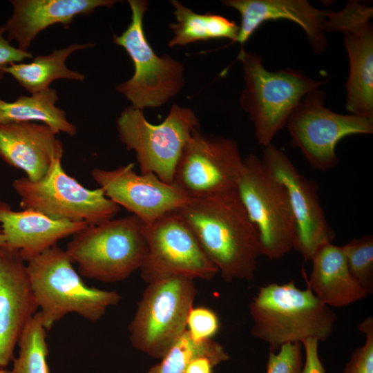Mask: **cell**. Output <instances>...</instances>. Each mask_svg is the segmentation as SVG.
Returning a JSON list of instances; mask_svg holds the SVG:
<instances>
[{
  "mask_svg": "<svg viewBox=\"0 0 373 373\" xmlns=\"http://www.w3.org/2000/svg\"><path fill=\"white\" fill-rule=\"evenodd\" d=\"M176 211L225 281L254 279L261 246L236 190L191 198Z\"/></svg>",
  "mask_w": 373,
  "mask_h": 373,
  "instance_id": "cell-1",
  "label": "cell"
},
{
  "mask_svg": "<svg viewBox=\"0 0 373 373\" xmlns=\"http://www.w3.org/2000/svg\"><path fill=\"white\" fill-rule=\"evenodd\" d=\"M249 309L253 320L251 335L267 343L271 352L309 338L324 341L337 321L334 311L318 300L308 285L300 289L294 281L262 287Z\"/></svg>",
  "mask_w": 373,
  "mask_h": 373,
  "instance_id": "cell-2",
  "label": "cell"
},
{
  "mask_svg": "<svg viewBox=\"0 0 373 373\" xmlns=\"http://www.w3.org/2000/svg\"><path fill=\"white\" fill-rule=\"evenodd\" d=\"M26 267L47 332L70 313L97 321L122 299L116 291L87 285L74 269L66 250L57 245L28 260Z\"/></svg>",
  "mask_w": 373,
  "mask_h": 373,
  "instance_id": "cell-3",
  "label": "cell"
},
{
  "mask_svg": "<svg viewBox=\"0 0 373 373\" xmlns=\"http://www.w3.org/2000/svg\"><path fill=\"white\" fill-rule=\"evenodd\" d=\"M144 225L133 215L88 225L73 236L65 250L80 276L122 281L140 270L146 258Z\"/></svg>",
  "mask_w": 373,
  "mask_h": 373,
  "instance_id": "cell-4",
  "label": "cell"
},
{
  "mask_svg": "<svg viewBox=\"0 0 373 373\" xmlns=\"http://www.w3.org/2000/svg\"><path fill=\"white\" fill-rule=\"evenodd\" d=\"M238 59L242 63L245 81L240 104L254 124L258 144L265 148L285 126L302 98L319 88L323 82L291 68L269 71L260 56L243 48Z\"/></svg>",
  "mask_w": 373,
  "mask_h": 373,
  "instance_id": "cell-5",
  "label": "cell"
},
{
  "mask_svg": "<svg viewBox=\"0 0 373 373\" xmlns=\"http://www.w3.org/2000/svg\"><path fill=\"white\" fill-rule=\"evenodd\" d=\"M131 21L113 42L122 47L134 65V73L116 90L132 106L142 110L158 108L178 95L184 84L183 64L167 55L158 56L149 43L144 30V16L148 10L145 0H128Z\"/></svg>",
  "mask_w": 373,
  "mask_h": 373,
  "instance_id": "cell-6",
  "label": "cell"
},
{
  "mask_svg": "<svg viewBox=\"0 0 373 373\" xmlns=\"http://www.w3.org/2000/svg\"><path fill=\"white\" fill-rule=\"evenodd\" d=\"M122 143L135 152L140 173H151L166 183L173 182L177 164L200 122L193 111L173 104L158 124L150 123L142 110L126 108L117 119Z\"/></svg>",
  "mask_w": 373,
  "mask_h": 373,
  "instance_id": "cell-7",
  "label": "cell"
},
{
  "mask_svg": "<svg viewBox=\"0 0 373 373\" xmlns=\"http://www.w3.org/2000/svg\"><path fill=\"white\" fill-rule=\"evenodd\" d=\"M194 280L170 276L147 283L128 325L129 339L135 349L155 358L166 354L186 330L197 294Z\"/></svg>",
  "mask_w": 373,
  "mask_h": 373,
  "instance_id": "cell-8",
  "label": "cell"
},
{
  "mask_svg": "<svg viewBox=\"0 0 373 373\" xmlns=\"http://www.w3.org/2000/svg\"><path fill=\"white\" fill-rule=\"evenodd\" d=\"M236 191L258 232L261 255L278 260L296 248V222L287 191L255 155L244 158Z\"/></svg>",
  "mask_w": 373,
  "mask_h": 373,
  "instance_id": "cell-9",
  "label": "cell"
},
{
  "mask_svg": "<svg viewBox=\"0 0 373 373\" xmlns=\"http://www.w3.org/2000/svg\"><path fill=\"white\" fill-rule=\"evenodd\" d=\"M53 161L46 175L38 181L26 177L16 179L12 187L23 209L38 211L51 218L86 222L94 225L115 218L120 207L99 187L89 189L70 176Z\"/></svg>",
  "mask_w": 373,
  "mask_h": 373,
  "instance_id": "cell-10",
  "label": "cell"
},
{
  "mask_svg": "<svg viewBox=\"0 0 373 373\" xmlns=\"http://www.w3.org/2000/svg\"><path fill=\"white\" fill-rule=\"evenodd\" d=\"M325 93L319 88L298 102L286 126L292 145L298 148L310 166L321 171L338 164L336 146L345 137L373 132V119L353 114H339L324 105Z\"/></svg>",
  "mask_w": 373,
  "mask_h": 373,
  "instance_id": "cell-11",
  "label": "cell"
},
{
  "mask_svg": "<svg viewBox=\"0 0 373 373\" xmlns=\"http://www.w3.org/2000/svg\"><path fill=\"white\" fill-rule=\"evenodd\" d=\"M144 233L147 251L140 271L146 283L170 276L209 280L218 273L176 211L145 224Z\"/></svg>",
  "mask_w": 373,
  "mask_h": 373,
  "instance_id": "cell-12",
  "label": "cell"
},
{
  "mask_svg": "<svg viewBox=\"0 0 373 373\" xmlns=\"http://www.w3.org/2000/svg\"><path fill=\"white\" fill-rule=\"evenodd\" d=\"M243 160L236 141L197 129L179 159L173 182L189 198L234 191Z\"/></svg>",
  "mask_w": 373,
  "mask_h": 373,
  "instance_id": "cell-13",
  "label": "cell"
},
{
  "mask_svg": "<svg viewBox=\"0 0 373 373\" xmlns=\"http://www.w3.org/2000/svg\"><path fill=\"white\" fill-rule=\"evenodd\" d=\"M373 9L349 1L338 12L327 10L325 32L343 34L350 71L346 109L350 114L373 119Z\"/></svg>",
  "mask_w": 373,
  "mask_h": 373,
  "instance_id": "cell-14",
  "label": "cell"
},
{
  "mask_svg": "<svg viewBox=\"0 0 373 373\" xmlns=\"http://www.w3.org/2000/svg\"><path fill=\"white\" fill-rule=\"evenodd\" d=\"M261 160L265 169L285 188L296 228V248L305 261L321 245L332 242L335 233L321 204L318 184L301 174L286 153L270 144Z\"/></svg>",
  "mask_w": 373,
  "mask_h": 373,
  "instance_id": "cell-15",
  "label": "cell"
},
{
  "mask_svg": "<svg viewBox=\"0 0 373 373\" xmlns=\"http://www.w3.org/2000/svg\"><path fill=\"white\" fill-rule=\"evenodd\" d=\"M91 177L109 199L145 224L191 199L174 182H163L151 173H137L133 163L114 169H94Z\"/></svg>",
  "mask_w": 373,
  "mask_h": 373,
  "instance_id": "cell-16",
  "label": "cell"
},
{
  "mask_svg": "<svg viewBox=\"0 0 373 373\" xmlns=\"http://www.w3.org/2000/svg\"><path fill=\"white\" fill-rule=\"evenodd\" d=\"M25 262L19 251L0 248V368L12 361L23 330L38 312Z\"/></svg>",
  "mask_w": 373,
  "mask_h": 373,
  "instance_id": "cell-17",
  "label": "cell"
},
{
  "mask_svg": "<svg viewBox=\"0 0 373 373\" xmlns=\"http://www.w3.org/2000/svg\"><path fill=\"white\" fill-rule=\"evenodd\" d=\"M57 133L42 123L0 124V157L8 164L38 181L48 172L53 161L61 160L64 145Z\"/></svg>",
  "mask_w": 373,
  "mask_h": 373,
  "instance_id": "cell-18",
  "label": "cell"
},
{
  "mask_svg": "<svg viewBox=\"0 0 373 373\" xmlns=\"http://www.w3.org/2000/svg\"><path fill=\"white\" fill-rule=\"evenodd\" d=\"M222 3L240 15L236 42L242 45L264 22L286 19L304 30L314 52L321 53L327 47L325 22L327 10H318L305 0H225Z\"/></svg>",
  "mask_w": 373,
  "mask_h": 373,
  "instance_id": "cell-19",
  "label": "cell"
},
{
  "mask_svg": "<svg viewBox=\"0 0 373 373\" xmlns=\"http://www.w3.org/2000/svg\"><path fill=\"white\" fill-rule=\"evenodd\" d=\"M115 0H11L12 14L4 24L7 39L28 51L37 35L60 23L68 28L76 16L92 14L99 7L111 8Z\"/></svg>",
  "mask_w": 373,
  "mask_h": 373,
  "instance_id": "cell-20",
  "label": "cell"
},
{
  "mask_svg": "<svg viewBox=\"0 0 373 373\" xmlns=\"http://www.w3.org/2000/svg\"><path fill=\"white\" fill-rule=\"evenodd\" d=\"M88 225L86 222L51 218L33 210L14 211L0 202V226L5 246L19 251L26 262Z\"/></svg>",
  "mask_w": 373,
  "mask_h": 373,
  "instance_id": "cell-21",
  "label": "cell"
},
{
  "mask_svg": "<svg viewBox=\"0 0 373 373\" xmlns=\"http://www.w3.org/2000/svg\"><path fill=\"white\" fill-rule=\"evenodd\" d=\"M311 260L312 269L307 285L323 304L341 307L367 297L348 269L342 246L324 244Z\"/></svg>",
  "mask_w": 373,
  "mask_h": 373,
  "instance_id": "cell-22",
  "label": "cell"
},
{
  "mask_svg": "<svg viewBox=\"0 0 373 373\" xmlns=\"http://www.w3.org/2000/svg\"><path fill=\"white\" fill-rule=\"evenodd\" d=\"M57 90L48 88L43 91L21 95L14 102L0 98V124L38 122L50 126L57 134L75 135L77 128L66 118L64 110L56 106Z\"/></svg>",
  "mask_w": 373,
  "mask_h": 373,
  "instance_id": "cell-23",
  "label": "cell"
},
{
  "mask_svg": "<svg viewBox=\"0 0 373 373\" xmlns=\"http://www.w3.org/2000/svg\"><path fill=\"white\" fill-rule=\"evenodd\" d=\"M94 46L93 44H73L66 48L55 49L49 55L37 56L30 63L12 64L5 73L10 75L30 94L48 89L52 82L59 79L82 82L85 75L69 69L66 61L74 52Z\"/></svg>",
  "mask_w": 373,
  "mask_h": 373,
  "instance_id": "cell-24",
  "label": "cell"
},
{
  "mask_svg": "<svg viewBox=\"0 0 373 373\" xmlns=\"http://www.w3.org/2000/svg\"><path fill=\"white\" fill-rule=\"evenodd\" d=\"M171 3L176 22L169 24L173 36L169 41V47L215 39L236 42L239 26L234 21L220 15L196 13L177 0L171 1Z\"/></svg>",
  "mask_w": 373,
  "mask_h": 373,
  "instance_id": "cell-25",
  "label": "cell"
},
{
  "mask_svg": "<svg viewBox=\"0 0 373 373\" xmlns=\"http://www.w3.org/2000/svg\"><path fill=\"white\" fill-rule=\"evenodd\" d=\"M207 358L216 366L229 359L228 353L212 339L195 341L186 329L171 345L161 361L146 373H185L199 358Z\"/></svg>",
  "mask_w": 373,
  "mask_h": 373,
  "instance_id": "cell-26",
  "label": "cell"
},
{
  "mask_svg": "<svg viewBox=\"0 0 373 373\" xmlns=\"http://www.w3.org/2000/svg\"><path fill=\"white\" fill-rule=\"evenodd\" d=\"M46 332L38 311L20 336L17 343L19 354L12 360L11 373H50Z\"/></svg>",
  "mask_w": 373,
  "mask_h": 373,
  "instance_id": "cell-27",
  "label": "cell"
},
{
  "mask_svg": "<svg viewBox=\"0 0 373 373\" xmlns=\"http://www.w3.org/2000/svg\"><path fill=\"white\" fill-rule=\"evenodd\" d=\"M348 269L367 295L373 292V236L354 238L342 246Z\"/></svg>",
  "mask_w": 373,
  "mask_h": 373,
  "instance_id": "cell-28",
  "label": "cell"
},
{
  "mask_svg": "<svg viewBox=\"0 0 373 373\" xmlns=\"http://www.w3.org/2000/svg\"><path fill=\"white\" fill-rule=\"evenodd\" d=\"M365 336V343L357 347L347 363L343 373H373V318L369 316L359 325Z\"/></svg>",
  "mask_w": 373,
  "mask_h": 373,
  "instance_id": "cell-29",
  "label": "cell"
},
{
  "mask_svg": "<svg viewBox=\"0 0 373 373\" xmlns=\"http://www.w3.org/2000/svg\"><path fill=\"white\" fill-rule=\"evenodd\" d=\"M301 343L281 345L278 352L269 351L267 373H300L303 367Z\"/></svg>",
  "mask_w": 373,
  "mask_h": 373,
  "instance_id": "cell-30",
  "label": "cell"
},
{
  "mask_svg": "<svg viewBox=\"0 0 373 373\" xmlns=\"http://www.w3.org/2000/svg\"><path fill=\"white\" fill-rule=\"evenodd\" d=\"M186 327L191 337L196 341L211 339L220 327L217 314L211 309L198 307L190 311Z\"/></svg>",
  "mask_w": 373,
  "mask_h": 373,
  "instance_id": "cell-31",
  "label": "cell"
},
{
  "mask_svg": "<svg viewBox=\"0 0 373 373\" xmlns=\"http://www.w3.org/2000/svg\"><path fill=\"white\" fill-rule=\"evenodd\" d=\"M5 32H6L5 25L0 26V80L3 78L5 70L10 65L20 63L28 58H32L31 52L23 51L10 45V41L3 36Z\"/></svg>",
  "mask_w": 373,
  "mask_h": 373,
  "instance_id": "cell-32",
  "label": "cell"
},
{
  "mask_svg": "<svg viewBox=\"0 0 373 373\" xmlns=\"http://www.w3.org/2000/svg\"><path fill=\"white\" fill-rule=\"evenodd\" d=\"M319 341L309 338L301 343L305 352V362L300 373H325V369L318 356Z\"/></svg>",
  "mask_w": 373,
  "mask_h": 373,
  "instance_id": "cell-33",
  "label": "cell"
},
{
  "mask_svg": "<svg viewBox=\"0 0 373 373\" xmlns=\"http://www.w3.org/2000/svg\"><path fill=\"white\" fill-rule=\"evenodd\" d=\"M214 367L216 365L209 358H199L189 365L185 373H212Z\"/></svg>",
  "mask_w": 373,
  "mask_h": 373,
  "instance_id": "cell-34",
  "label": "cell"
},
{
  "mask_svg": "<svg viewBox=\"0 0 373 373\" xmlns=\"http://www.w3.org/2000/svg\"><path fill=\"white\" fill-rule=\"evenodd\" d=\"M5 245H6L5 238L3 236V234L2 233L1 228L0 226V248L2 247H4Z\"/></svg>",
  "mask_w": 373,
  "mask_h": 373,
  "instance_id": "cell-35",
  "label": "cell"
},
{
  "mask_svg": "<svg viewBox=\"0 0 373 373\" xmlns=\"http://www.w3.org/2000/svg\"><path fill=\"white\" fill-rule=\"evenodd\" d=\"M0 373H11V372L6 368H0Z\"/></svg>",
  "mask_w": 373,
  "mask_h": 373,
  "instance_id": "cell-36",
  "label": "cell"
}]
</instances>
